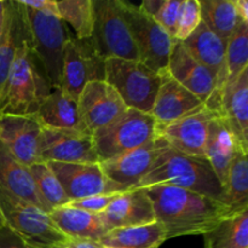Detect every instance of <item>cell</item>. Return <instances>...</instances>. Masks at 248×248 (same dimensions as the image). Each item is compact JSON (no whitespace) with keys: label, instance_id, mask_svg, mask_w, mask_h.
<instances>
[{"label":"cell","instance_id":"7a4b0ae2","mask_svg":"<svg viewBox=\"0 0 248 248\" xmlns=\"http://www.w3.org/2000/svg\"><path fill=\"white\" fill-rule=\"evenodd\" d=\"M51 91V82L43 63L34 52L26 27L5 84L0 113L34 115Z\"/></svg>","mask_w":248,"mask_h":248},{"label":"cell","instance_id":"ba28073f","mask_svg":"<svg viewBox=\"0 0 248 248\" xmlns=\"http://www.w3.org/2000/svg\"><path fill=\"white\" fill-rule=\"evenodd\" d=\"M116 1L135 41L140 62L159 74L166 70L176 40L140 6L125 0Z\"/></svg>","mask_w":248,"mask_h":248},{"label":"cell","instance_id":"2e32d148","mask_svg":"<svg viewBox=\"0 0 248 248\" xmlns=\"http://www.w3.org/2000/svg\"><path fill=\"white\" fill-rule=\"evenodd\" d=\"M217 114L203 106L173 123L159 126V135L177 152L206 159L208 126Z\"/></svg>","mask_w":248,"mask_h":248},{"label":"cell","instance_id":"7c38bea8","mask_svg":"<svg viewBox=\"0 0 248 248\" xmlns=\"http://www.w3.org/2000/svg\"><path fill=\"white\" fill-rule=\"evenodd\" d=\"M78 109L85 130L93 135L120 118L127 107L114 87L98 80L85 85L78 97Z\"/></svg>","mask_w":248,"mask_h":248},{"label":"cell","instance_id":"836d02e7","mask_svg":"<svg viewBox=\"0 0 248 248\" xmlns=\"http://www.w3.org/2000/svg\"><path fill=\"white\" fill-rule=\"evenodd\" d=\"M181 2L182 0H162L160 7L153 16L156 23H159L173 39L176 34Z\"/></svg>","mask_w":248,"mask_h":248},{"label":"cell","instance_id":"e575fe53","mask_svg":"<svg viewBox=\"0 0 248 248\" xmlns=\"http://www.w3.org/2000/svg\"><path fill=\"white\" fill-rule=\"evenodd\" d=\"M120 194L123 193L101 194V195H94L90 196V198L80 199V200L70 201L68 205L73 206L75 208L87 211V212L94 213V215H101L119 198Z\"/></svg>","mask_w":248,"mask_h":248},{"label":"cell","instance_id":"f1b7e54d","mask_svg":"<svg viewBox=\"0 0 248 248\" xmlns=\"http://www.w3.org/2000/svg\"><path fill=\"white\" fill-rule=\"evenodd\" d=\"M203 237L205 248H248V210L224 218Z\"/></svg>","mask_w":248,"mask_h":248},{"label":"cell","instance_id":"b9f144b4","mask_svg":"<svg viewBox=\"0 0 248 248\" xmlns=\"http://www.w3.org/2000/svg\"><path fill=\"white\" fill-rule=\"evenodd\" d=\"M102 248H115V247H107V246H102Z\"/></svg>","mask_w":248,"mask_h":248},{"label":"cell","instance_id":"9a60e30c","mask_svg":"<svg viewBox=\"0 0 248 248\" xmlns=\"http://www.w3.org/2000/svg\"><path fill=\"white\" fill-rule=\"evenodd\" d=\"M167 147L166 140L159 135L142 147L99 164L109 179L127 189H136Z\"/></svg>","mask_w":248,"mask_h":248},{"label":"cell","instance_id":"30bf717a","mask_svg":"<svg viewBox=\"0 0 248 248\" xmlns=\"http://www.w3.org/2000/svg\"><path fill=\"white\" fill-rule=\"evenodd\" d=\"M104 61L89 40H79L72 35L63 47L62 87L78 99L85 85L104 80Z\"/></svg>","mask_w":248,"mask_h":248},{"label":"cell","instance_id":"ab89813d","mask_svg":"<svg viewBox=\"0 0 248 248\" xmlns=\"http://www.w3.org/2000/svg\"><path fill=\"white\" fill-rule=\"evenodd\" d=\"M5 5H6V1H1V0H0V39H1L2 35V29H4Z\"/></svg>","mask_w":248,"mask_h":248},{"label":"cell","instance_id":"ac0fdd59","mask_svg":"<svg viewBox=\"0 0 248 248\" xmlns=\"http://www.w3.org/2000/svg\"><path fill=\"white\" fill-rule=\"evenodd\" d=\"M161 84L155 97L150 115L157 125H167L205 106L200 98L182 86L166 70L160 73Z\"/></svg>","mask_w":248,"mask_h":248},{"label":"cell","instance_id":"d6a6232c","mask_svg":"<svg viewBox=\"0 0 248 248\" xmlns=\"http://www.w3.org/2000/svg\"><path fill=\"white\" fill-rule=\"evenodd\" d=\"M202 22L200 0H182L177 19L174 40L184 41Z\"/></svg>","mask_w":248,"mask_h":248},{"label":"cell","instance_id":"f35d334b","mask_svg":"<svg viewBox=\"0 0 248 248\" xmlns=\"http://www.w3.org/2000/svg\"><path fill=\"white\" fill-rule=\"evenodd\" d=\"M237 16L242 22L248 23V1L247 0H234Z\"/></svg>","mask_w":248,"mask_h":248},{"label":"cell","instance_id":"60d3db41","mask_svg":"<svg viewBox=\"0 0 248 248\" xmlns=\"http://www.w3.org/2000/svg\"><path fill=\"white\" fill-rule=\"evenodd\" d=\"M4 227H5V222H4V218H2L1 213H0V229H1V228H4Z\"/></svg>","mask_w":248,"mask_h":248},{"label":"cell","instance_id":"e0dca14e","mask_svg":"<svg viewBox=\"0 0 248 248\" xmlns=\"http://www.w3.org/2000/svg\"><path fill=\"white\" fill-rule=\"evenodd\" d=\"M167 72L176 81L195 94L205 104L216 90V75L207 67L196 61L184 48L181 41L176 40L174 43L170 55Z\"/></svg>","mask_w":248,"mask_h":248},{"label":"cell","instance_id":"8d00e7d4","mask_svg":"<svg viewBox=\"0 0 248 248\" xmlns=\"http://www.w3.org/2000/svg\"><path fill=\"white\" fill-rule=\"evenodd\" d=\"M23 6L31 7L36 11H48L58 15L56 0H18Z\"/></svg>","mask_w":248,"mask_h":248},{"label":"cell","instance_id":"603a6c76","mask_svg":"<svg viewBox=\"0 0 248 248\" xmlns=\"http://www.w3.org/2000/svg\"><path fill=\"white\" fill-rule=\"evenodd\" d=\"M237 149L241 148L237 145L229 125L222 115L217 114L208 126L205 157L210 162L223 189L227 183L230 165Z\"/></svg>","mask_w":248,"mask_h":248},{"label":"cell","instance_id":"484cf974","mask_svg":"<svg viewBox=\"0 0 248 248\" xmlns=\"http://www.w3.org/2000/svg\"><path fill=\"white\" fill-rule=\"evenodd\" d=\"M182 45L196 61L207 67L216 75L218 81L224 69L227 44L201 22L195 31L182 41Z\"/></svg>","mask_w":248,"mask_h":248},{"label":"cell","instance_id":"d6986e66","mask_svg":"<svg viewBox=\"0 0 248 248\" xmlns=\"http://www.w3.org/2000/svg\"><path fill=\"white\" fill-rule=\"evenodd\" d=\"M219 115L229 125L239 148L248 153V68L223 86Z\"/></svg>","mask_w":248,"mask_h":248},{"label":"cell","instance_id":"ffe728a7","mask_svg":"<svg viewBox=\"0 0 248 248\" xmlns=\"http://www.w3.org/2000/svg\"><path fill=\"white\" fill-rule=\"evenodd\" d=\"M99 216L109 230L140 227L156 222L153 203L143 188L132 189L120 194Z\"/></svg>","mask_w":248,"mask_h":248},{"label":"cell","instance_id":"5bb4252c","mask_svg":"<svg viewBox=\"0 0 248 248\" xmlns=\"http://www.w3.org/2000/svg\"><path fill=\"white\" fill-rule=\"evenodd\" d=\"M43 126L34 115L0 113V142L24 166L43 162L40 140Z\"/></svg>","mask_w":248,"mask_h":248},{"label":"cell","instance_id":"4fadbf2b","mask_svg":"<svg viewBox=\"0 0 248 248\" xmlns=\"http://www.w3.org/2000/svg\"><path fill=\"white\" fill-rule=\"evenodd\" d=\"M40 155L44 162L97 164V155L91 133L79 131L52 130L43 127Z\"/></svg>","mask_w":248,"mask_h":248},{"label":"cell","instance_id":"6da1fadb","mask_svg":"<svg viewBox=\"0 0 248 248\" xmlns=\"http://www.w3.org/2000/svg\"><path fill=\"white\" fill-rule=\"evenodd\" d=\"M154 207L156 222L166 230L167 240L205 235L232 213L220 201L170 186L143 188Z\"/></svg>","mask_w":248,"mask_h":248},{"label":"cell","instance_id":"7402d4cb","mask_svg":"<svg viewBox=\"0 0 248 248\" xmlns=\"http://www.w3.org/2000/svg\"><path fill=\"white\" fill-rule=\"evenodd\" d=\"M34 116L43 127L87 132L80 120L78 99L70 96L63 87L52 89Z\"/></svg>","mask_w":248,"mask_h":248},{"label":"cell","instance_id":"1f68e13d","mask_svg":"<svg viewBox=\"0 0 248 248\" xmlns=\"http://www.w3.org/2000/svg\"><path fill=\"white\" fill-rule=\"evenodd\" d=\"M29 171L38 186L39 193L51 211L70 202L64 189L61 186L60 181L55 176L52 170L48 167L47 162L43 161L31 165L29 166Z\"/></svg>","mask_w":248,"mask_h":248},{"label":"cell","instance_id":"277c9868","mask_svg":"<svg viewBox=\"0 0 248 248\" xmlns=\"http://www.w3.org/2000/svg\"><path fill=\"white\" fill-rule=\"evenodd\" d=\"M19 5L23 10L24 22L33 50L45 68L52 89L62 87L63 47L70 36V31L58 15L36 11Z\"/></svg>","mask_w":248,"mask_h":248},{"label":"cell","instance_id":"4316f807","mask_svg":"<svg viewBox=\"0 0 248 248\" xmlns=\"http://www.w3.org/2000/svg\"><path fill=\"white\" fill-rule=\"evenodd\" d=\"M166 240L164 225L154 222L140 227L111 229L99 240V244L115 248H159Z\"/></svg>","mask_w":248,"mask_h":248},{"label":"cell","instance_id":"f546056e","mask_svg":"<svg viewBox=\"0 0 248 248\" xmlns=\"http://www.w3.org/2000/svg\"><path fill=\"white\" fill-rule=\"evenodd\" d=\"M202 22L225 44L241 19L237 16L234 0H201Z\"/></svg>","mask_w":248,"mask_h":248},{"label":"cell","instance_id":"9c48e42d","mask_svg":"<svg viewBox=\"0 0 248 248\" xmlns=\"http://www.w3.org/2000/svg\"><path fill=\"white\" fill-rule=\"evenodd\" d=\"M94 23L90 39L103 60L140 61L137 47L116 0H93Z\"/></svg>","mask_w":248,"mask_h":248},{"label":"cell","instance_id":"83f0119b","mask_svg":"<svg viewBox=\"0 0 248 248\" xmlns=\"http://www.w3.org/2000/svg\"><path fill=\"white\" fill-rule=\"evenodd\" d=\"M222 203L232 215L248 210V161L247 153L242 149H237L230 165Z\"/></svg>","mask_w":248,"mask_h":248},{"label":"cell","instance_id":"d590c367","mask_svg":"<svg viewBox=\"0 0 248 248\" xmlns=\"http://www.w3.org/2000/svg\"><path fill=\"white\" fill-rule=\"evenodd\" d=\"M0 248H33L5 225L0 229Z\"/></svg>","mask_w":248,"mask_h":248},{"label":"cell","instance_id":"3957f363","mask_svg":"<svg viewBox=\"0 0 248 248\" xmlns=\"http://www.w3.org/2000/svg\"><path fill=\"white\" fill-rule=\"evenodd\" d=\"M153 186H176L222 202L223 188L210 162L203 157L177 152L170 145L160 154L136 189Z\"/></svg>","mask_w":248,"mask_h":248},{"label":"cell","instance_id":"4dcf8cb0","mask_svg":"<svg viewBox=\"0 0 248 248\" xmlns=\"http://www.w3.org/2000/svg\"><path fill=\"white\" fill-rule=\"evenodd\" d=\"M57 2L58 17L69 24L79 40H89L94 23L93 0H60Z\"/></svg>","mask_w":248,"mask_h":248},{"label":"cell","instance_id":"74e56055","mask_svg":"<svg viewBox=\"0 0 248 248\" xmlns=\"http://www.w3.org/2000/svg\"><path fill=\"white\" fill-rule=\"evenodd\" d=\"M44 248H102V245L97 241L80 239H67L60 244L52 245Z\"/></svg>","mask_w":248,"mask_h":248},{"label":"cell","instance_id":"52a82bcc","mask_svg":"<svg viewBox=\"0 0 248 248\" xmlns=\"http://www.w3.org/2000/svg\"><path fill=\"white\" fill-rule=\"evenodd\" d=\"M0 213L5 225L33 248L52 246L69 239L56 227L48 213L1 188Z\"/></svg>","mask_w":248,"mask_h":248},{"label":"cell","instance_id":"cb8c5ba5","mask_svg":"<svg viewBox=\"0 0 248 248\" xmlns=\"http://www.w3.org/2000/svg\"><path fill=\"white\" fill-rule=\"evenodd\" d=\"M56 227L69 239L99 240L109 232L99 215L75 208L70 205L53 208L48 213Z\"/></svg>","mask_w":248,"mask_h":248},{"label":"cell","instance_id":"d4e9b609","mask_svg":"<svg viewBox=\"0 0 248 248\" xmlns=\"http://www.w3.org/2000/svg\"><path fill=\"white\" fill-rule=\"evenodd\" d=\"M24 33H26V22H24L22 6L17 0L6 1L4 29L0 39V101L9 77L10 68Z\"/></svg>","mask_w":248,"mask_h":248},{"label":"cell","instance_id":"8fae6325","mask_svg":"<svg viewBox=\"0 0 248 248\" xmlns=\"http://www.w3.org/2000/svg\"><path fill=\"white\" fill-rule=\"evenodd\" d=\"M60 181L70 201L101 195L125 193L132 190L115 183L106 176L99 162L97 164H63L47 162Z\"/></svg>","mask_w":248,"mask_h":248},{"label":"cell","instance_id":"8992f818","mask_svg":"<svg viewBox=\"0 0 248 248\" xmlns=\"http://www.w3.org/2000/svg\"><path fill=\"white\" fill-rule=\"evenodd\" d=\"M159 136V125L150 114L136 109L127 110L92 135L99 162L147 144Z\"/></svg>","mask_w":248,"mask_h":248},{"label":"cell","instance_id":"44dd1931","mask_svg":"<svg viewBox=\"0 0 248 248\" xmlns=\"http://www.w3.org/2000/svg\"><path fill=\"white\" fill-rule=\"evenodd\" d=\"M0 188L16 198L33 203L40 210L50 213L51 210L40 195L29 167L17 161L0 142Z\"/></svg>","mask_w":248,"mask_h":248},{"label":"cell","instance_id":"5b68a950","mask_svg":"<svg viewBox=\"0 0 248 248\" xmlns=\"http://www.w3.org/2000/svg\"><path fill=\"white\" fill-rule=\"evenodd\" d=\"M104 81L115 89L127 108L150 114L161 84V75L140 61L107 58Z\"/></svg>","mask_w":248,"mask_h":248}]
</instances>
